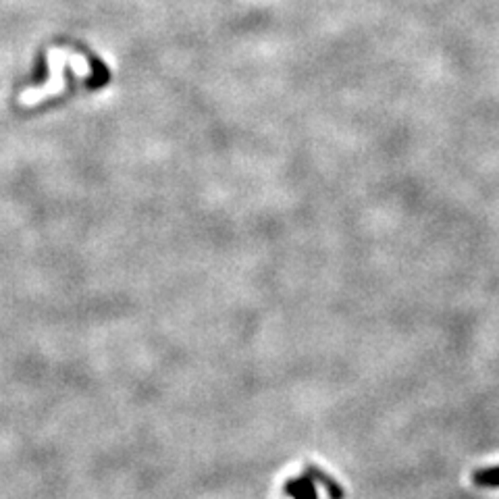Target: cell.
I'll return each instance as SVG.
<instances>
[{"instance_id": "obj_1", "label": "cell", "mask_w": 499, "mask_h": 499, "mask_svg": "<svg viewBox=\"0 0 499 499\" xmlns=\"http://www.w3.org/2000/svg\"><path fill=\"white\" fill-rule=\"evenodd\" d=\"M283 493L289 499H344L341 487L316 466L289 479Z\"/></svg>"}, {"instance_id": "obj_2", "label": "cell", "mask_w": 499, "mask_h": 499, "mask_svg": "<svg viewBox=\"0 0 499 499\" xmlns=\"http://www.w3.org/2000/svg\"><path fill=\"white\" fill-rule=\"evenodd\" d=\"M69 50H62V48H52L48 52V65H50V73L52 77L42 85V87H31V90H25L21 96H19V102L23 106H33L37 102H42L44 98L48 96H54L58 92L65 90V79L60 77V71L65 69L67 60H69Z\"/></svg>"}, {"instance_id": "obj_3", "label": "cell", "mask_w": 499, "mask_h": 499, "mask_svg": "<svg viewBox=\"0 0 499 499\" xmlns=\"http://www.w3.org/2000/svg\"><path fill=\"white\" fill-rule=\"evenodd\" d=\"M475 481L479 485H499V468H493V471H483L475 477Z\"/></svg>"}]
</instances>
